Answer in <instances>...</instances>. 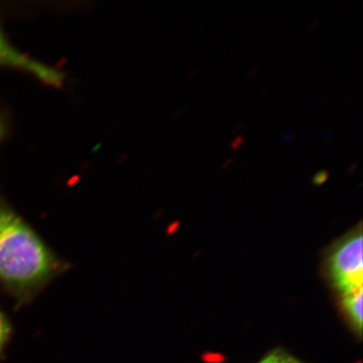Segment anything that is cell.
I'll list each match as a JSON object with an SVG mask.
<instances>
[{"mask_svg": "<svg viewBox=\"0 0 363 363\" xmlns=\"http://www.w3.org/2000/svg\"><path fill=\"white\" fill-rule=\"evenodd\" d=\"M65 264L18 215L0 207V286L18 307L28 304Z\"/></svg>", "mask_w": 363, "mask_h": 363, "instance_id": "6da1fadb", "label": "cell"}, {"mask_svg": "<svg viewBox=\"0 0 363 363\" xmlns=\"http://www.w3.org/2000/svg\"><path fill=\"white\" fill-rule=\"evenodd\" d=\"M327 264L332 281L343 296L362 291V223L334 241L328 250Z\"/></svg>", "mask_w": 363, "mask_h": 363, "instance_id": "7a4b0ae2", "label": "cell"}, {"mask_svg": "<svg viewBox=\"0 0 363 363\" xmlns=\"http://www.w3.org/2000/svg\"><path fill=\"white\" fill-rule=\"evenodd\" d=\"M0 66L13 67V68L25 70L50 85L58 86L63 80V76L60 72L28 58L25 54L16 49L6 39L1 28H0Z\"/></svg>", "mask_w": 363, "mask_h": 363, "instance_id": "3957f363", "label": "cell"}, {"mask_svg": "<svg viewBox=\"0 0 363 363\" xmlns=\"http://www.w3.org/2000/svg\"><path fill=\"white\" fill-rule=\"evenodd\" d=\"M343 305L358 332L362 328V291L343 296Z\"/></svg>", "mask_w": 363, "mask_h": 363, "instance_id": "277c9868", "label": "cell"}, {"mask_svg": "<svg viewBox=\"0 0 363 363\" xmlns=\"http://www.w3.org/2000/svg\"><path fill=\"white\" fill-rule=\"evenodd\" d=\"M13 327L6 315L0 310V357L4 354L7 344L11 340Z\"/></svg>", "mask_w": 363, "mask_h": 363, "instance_id": "5b68a950", "label": "cell"}, {"mask_svg": "<svg viewBox=\"0 0 363 363\" xmlns=\"http://www.w3.org/2000/svg\"><path fill=\"white\" fill-rule=\"evenodd\" d=\"M259 363H301L295 358L283 354V353H274L262 359Z\"/></svg>", "mask_w": 363, "mask_h": 363, "instance_id": "8992f818", "label": "cell"}, {"mask_svg": "<svg viewBox=\"0 0 363 363\" xmlns=\"http://www.w3.org/2000/svg\"><path fill=\"white\" fill-rule=\"evenodd\" d=\"M327 179H328V174H327V172L321 171L315 175L314 180H313V182H314L315 185L319 186L324 184L325 182L327 181Z\"/></svg>", "mask_w": 363, "mask_h": 363, "instance_id": "52a82bcc", "label": "cell"}, {"mask_svg": "<svg viewBox=\"0 0 363 363\" xmlns=\"http://www.w3.org/2000/svg\"><path fill=\"white\" fill-rule=\"evenodd\" d=\"M1 135H2V128H1V125H0V138H1Z\"/></svg>", "mask_w": 363, "mask_h": 363, "instance_id": "ba28073f", "label": "cell"}]
</instances>
